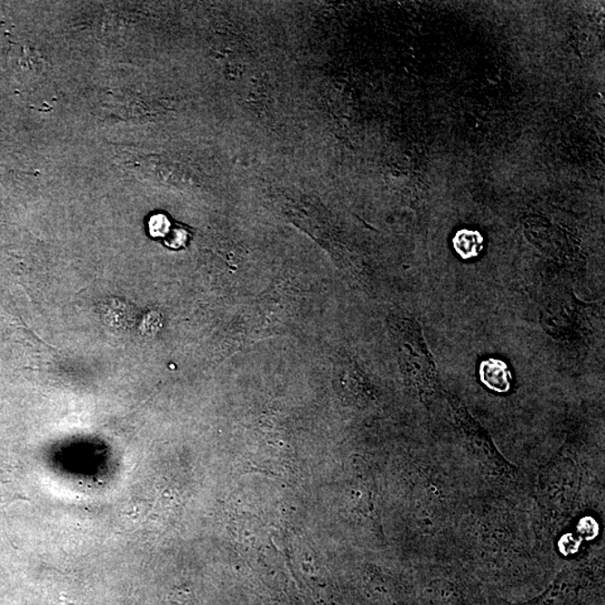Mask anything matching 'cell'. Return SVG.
Returning <instances> with one entry per match:
<instances>
[{
    "mask_svg": "<svg viewBox=\"0 0 605 605\" xmlns=\"http://www.w3.org/2000/svg\"><path fill=\"white\" fill-rule=\"evenodd\" d=\"M16 500H28V498L24 496L21 488L13 479L5 478V474H0V506H7Z\"/></svg>",
    "mask_w": 605,
    "mask_h": 605,
    "instance_id": "4",
    "label": "cell"
},
{
    "mask_svg": "<svg viewBox=\"0 0 605 605\" xmlns=\"http://www.w3.org/2000/svg\"><path fill=\"white\" fill-rule=\"evenodd\" d=\"M578 530L584 539H594L599 534V525L593 518L585 517L584 519L580 521Z\"/></svg>",
    "mask_w": 605,
    "mask_h": 605,
    "instance_id": "7",
    "label": "cell"
},
{
    "mask_svg": "<svg viewBox=\"0 0 605 605\" xmlns=\"http://www.w3.org/2000/svg\"><path fill=\"white\" fill-rule=\"evenodd\" d=\"M171 229V224L167 217L164 215H157L151 217L149 220V234L155 238L166 239Z\"/></svg>",
    "mask_w": 605,
    "mask_h": 605,
    "instance_id": "6",
    "label": "cell"
},
{
    "mask_svg": "<svg viewBox=\"0 0 605 605\" xmlns=\"http://www.w3.org/2000/svg\"><path fill=\"white\" fill-rule=\"evenodd\" d=\"M484 238L480 232L471 229L459 230L453 238L455 253L464 260L478 257L481 253Z\"/></svg>",
    "mask_w": 605,
    "mask_h": 605,
    "instance_id": "3",
    "label": "cell"
},
{
    "mask_svg": "<svg viewBox=\"0 0 605 605\" xmlns=\"http://www.w3.org/2000/svg\"><path fill=\"white\" fill-rule=\"evenodd\" d=\"M480 378L489 389L506 394L511 388L512 375L507 363L499 359H488L480 365Z\"/></svg>",
    "mask_w": 605,
    "mask_h": 605,
    "instance_id": "2",
    "label": "cell"
},
{
    "mask_svg": "<svg viewBox=\"0 0 605 605\" xmlns=\"http://www.w3.org/2000/svg\"><path fill=\"white\" fill-rule=\"evenodd\" d=\"M580 545V539H575V537L570 534L561 537L559 543L560 550L561 551V554H564L565 556L575 554L576 551L579 550Z\"/></svg>",
    "mask_w": 605,
    "mask_h": 605,
    "instance_id": "8",
    "label": "cell"
},
{
    "mask_svg": "<svg viewBox=\"0 0 605 605\" xmlns=\"http://www.w3.org/2000/svg\"><path fill=\"white\" fill-rule=\"evenodd\" d=\"M167 605H201L196 594L187 589L174 590L168 595Z\"/></svg>",
    "mask_w": 605,
    "mask_h": 605,
    "instance_id": "5",
    "label": "cell"
},
{
    "mask_svg": "<svg viewBox=\"0 0 605 605\" xmlns=\"http://www.w3.org/2000/svg\"><path fill=\"white\" fill-rule=\"evenodd\" d=\"M396 341L398 346L400 366L411 377L432 380L435 376V361L426 346L418 324L404 319L396 327Z\"/></svg>",
    "mask_w": 605,
    "mask_h": 605,
    "instance_id": "1",
    "label": "cell"
}]
</instances>
